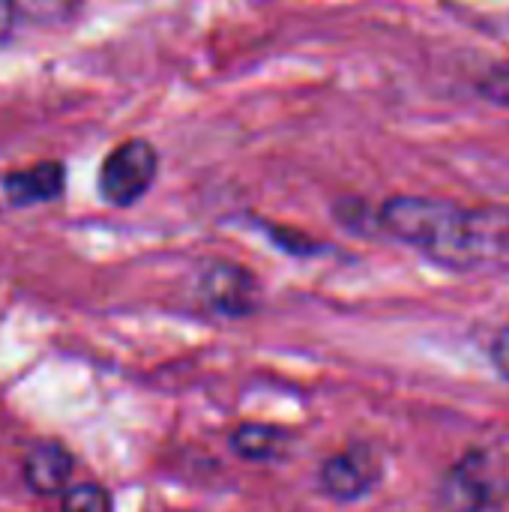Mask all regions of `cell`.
<instances>
[{"label":"cell","instance_id":"obj_2","mask_svg":"<svg viewBox=\"0 0 509 512\" xmlns=\"http://www.w3.org/2000/svg\"><path fill=\"white\" fill-rule=\"evenodd\" d=\"M159 177V150L147 138H126L114 144L96 174L99 198L111 207L138 204Z\"/></svg>","mask_w":509,"mask_h":512},{"label":"cell","instance_id":"obj_4","mask_svg":"<svg viewBox=\"0 0 509 512\" xmlns=\"http://www.w3.org/2000/svg\"><path fill=\"white\" fill-rule=\"evenodd\" d=\"M495 501V480L486 453H465L441 483V507L447 512H486Z\"/></svg>","mask_w":509,"mask_h":512},{"label":"cell","instance_id":"obj_7","mask_svg":"<svg viewBox=\"0 0 509 512\" xmlns=\"http://www.w3.org/2000/svg\"><path fill=\"white\" fill-rule=\"evenodd\" d=\"M24 483L36 495H63L72 477V453L57 441L36 444L21 465Z\"/></svg>","mask_w":509,"mask_h":512},{"label":"cell","instance_id":"obj_12","mask_svg":"<svg viewBox=\"0 0 509 512\" xmlns=\"http://www.w3.org/2000/svg\"><path fill=\"white\" fill-rule=\"evenodd\" d=\"M492 363L501 372V378L509 381V327H504L492 342Z\"/></svg>","mask_w":509,"mask_h":512},{"label":"cell","instance_id":"obj_11","mask_svg":"<svg viewBox=\"0 0 509 512\" xmlns=\"http://www.w3.org/2000/svg\"><path fill=\"white\" fill-rule=\"evenodd\" d=\"M264 231L270 234V240L276 246H282V252H291V255H312V252H318V243L309 240L303 231L279 228V225H264Z\"/></svg>","mask_w":509,"mask_h":512},{"label":"cell","instance_id":"obj_3","mask_svg":"<svg viewBox=\"0 0 509 512\" xmlns=\"http://www.w3.org/2000/svg\"><path fill=\"white\" fill-rule=\"evenodd\" d=\"M201 300L228 318H246L261 303V285L255 273L234 261H213L201 273Z\"/></svg>","mask_w":509,"mask_h":512},{"label":"cell","instance_id":"obj_1","mask_svg":"<svg viewBox=\"0 0 509 512\" xmlns=\"http://www.w3.org/2000/svg\"><path fill=\"white\" fill-rule=\"evenodd\" d=\"M378 228L450 273L509 270V204L390 195L378 207Z\"/></svg>","mask_w":509,"mask_h":512},{"label":"cell","instance_id":"obj_13","mask_svg":"<svg viewBox=\"0 0 509 512\" xmlns=\"http://www.w3.org/2000/svg\"><path fill=\"white\" fill-rule=\"evenodd\" d=\"M15 18H18V3L15 0H0V45L15 30Z\"/></svg>","mask_w":509,"mask_h":512},{"label":"cell","instance_id":"obj_9","mask_svg":"<svg viewBox=\"0 0 509 512\" xmlns=\"http://www.w3.org/2000/svg\"><path fill=\"white\" fill-rule=\"evenodd\" d=\"M60 512H114V504L99 483H78L63 492Z\"/></svg>","mask_w":509,"mask_h":512},{"label":"cell","instance_id":"obj_6","mask_svg":"<svg viewBox=\"0 0 509 512\" xmlns=\"http://www.w3.org/2000/svg\"><path fill=\"white\" fill-rule=\"evenodd\" d=\"M3 195L12 207H36L57 201L66 189V168L57 159H42L3 174Z\"/></svg>","mask_w":509,"mask_h":512},{"label":"cell","instance_id":"obj_8","mask_svg":"<svg viewBox=\"0 0 509 512\" xmlns=\"http://www.w3.org/2000/svg\"><path fill=\"white\" fill-rule=\"evenodd\" d=\"M285 435L264 423H243L231 435V450L246 462H270L282 453Z\"/></svg>","mask_w":509,"mask_h":512},{"label":"cell","instance_id":"obj_5","mask_svg":"<svg viewBox=\"0 0 509 512\" xmlns=\"http://www.w3.org/2000/svg\"><path fill=\"white\" fill-rule=\"evenodd\" d=\"M378 477H381V468L369 453H339L324 462L321 489L327 498H333L339 504H351V501H360L363 495H369L375 489Z\"/></svg>","mask_w":509,"mask_h":512},{"label":"cell","instance_id":"obj_10","mask_svg":"<svg viewBox=\"0 0 509 512\" xmlns=\"http://www.w3.org/2000/svg\"><path fill=\"white\" fill-rule=\"evenodd\" d=\"M474 93L498 108H509V63H498L474 78Z\"/></svg>","mask_w":509,"mask_h":512}]
</instances>
